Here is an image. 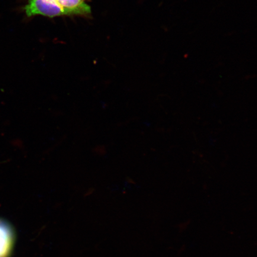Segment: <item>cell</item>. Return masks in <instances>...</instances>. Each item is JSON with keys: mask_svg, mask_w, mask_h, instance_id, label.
I'll use <instances>...</instances> for the list:
<instances>
[{"mask_svg": "<svg viewBox=\"0 0 257 257\" xmlns=\"http://www.w3.org/2000/svg\"><path fill=\"white\" fill-rule=\"evenodd\" d=\"M24 9L28 17L43 15L54 18L65 15L63 10L52 0H30Z\"/></svg>", "mask_w": 257, "mask_h": 257, "instance_id": "obj_1", "label": "cell"}, {"mask_svg": "<svg viewBox=\"0 0 257 257\" xmlns=\"http://www.w3.org/2000/svg\"><path fill=\"white\" fill-rule=\"evenodd\" d=\"M65 15H85L91 12L85 0H54Z\"/></svg>", "mask_w": 257, "mask_h": 257, "instance_id": "obj_2", "label": "cell"}, {"mask_svg": "<svg viewBox=\"0 0 257 257\" xmlns=\"http://www.w3.org/2000/svg\"><path fill=\"white\" fill-rule=\"evenodd\" d=\"M14 244V236L8 225L0 220V257H8Z\"/></svg>", "mask_w": 257, "mask_h": 257, "instance_id": "obj_3", "label": "cell"}, {"mask_svg": "<svg viewBox=\"0 0 257 257\" xmlns=\"http://www.w3.org/2000/svg\"><path fill=\"white\" fill-rule=\"evenodd\" d=\"M94 153L98 154L99 156L104 155L106 153V150L104 146H98L94 148Z\"/></svg>", "mask_w": 257, "mask_h": 257, "instance_id": "obj_4", "label": "cell"}, {"mask_svg": "<svg viewBox=\"0 0 257 257\" xmlns=\"http://www.w3.org/2000/svg\"><path fill=\"white\" fill-rule=\"evenodd\" d=\"M28 1H30V0H28ZM53 1H54V0H53Z\"/></svg>", "mask_w": 257, "mask_h": 257, "instance_id": "obj_5", "label": "cell"}]
</instances>
